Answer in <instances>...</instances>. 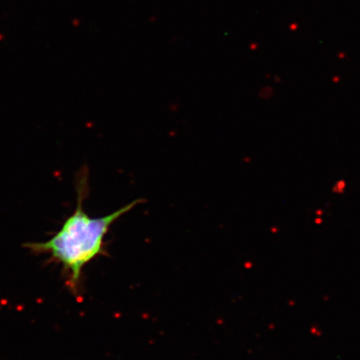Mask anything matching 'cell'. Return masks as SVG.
<instances>
[{"mask_svg":"<svg viewBox=\"0 0 360 360\" xmlns=\"http://www.w3.org/2000/svg\"><path fill=\"white\" fill-rule=\"evenodd\" d=\"M76 192V208L65 219L61 227L45 241L24 244V247L34 254L47 255L50 262L60 265L68 286L74 292L79 289L84 267L98 256L107 255L105 237L112 224L142 202V199H136L112 213L91 217L83 207L88 194L87 168L81 169L77 175Z\"/></svg>","mask_w":360,"mask_h":360,"instance_id":"obj_1","label":"cell"}]
</instances>
